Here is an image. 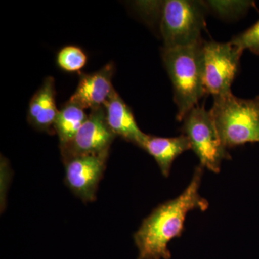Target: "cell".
Returning a JSON list of instances; mask_svg holds the SVG:
<instances>
[{
	"label": "cell",
	"instance_id": "16",
	"mask_svg": "<svg viewBox=\"0 0 259 259\" xmlns=\"http://www.w3.org/2000/svg\"><path fill=\"white\" fill-rule=\"evenodd\" d=\"M231 42L242 51L248 49L259 55V20L250 28L233 37Z\"/></svg>",
	"mask_w": 259,
	"mask_h": 259
},
{
	"label": "cell",
	"instance_id": "7",
	"mask_svg": "<svg viewBox=\"0 0 259 259\" xmlns=\"http://www.w3.org/2000/svg\"><path fill=\"white\" fill-rule=\"evenodd\" d=\"M109 152L96 155H80L62 160L65 167V183L83 202L96 200L99 184L106 168Z\"/></svg>",
	"mask_w": 259,
	"mask_h": 259
},
{
	"label": "cell",
	"instance_id": "11",
	"mask_svg": "<svg viewBox=\"0 0 259 259\" xmlns=\"http://www.w3.org/2000/svg\"><path fill=\"white\" fill-rule=\"evenodd\" d=\"M105 115L109 127L116 136L141 148L146 134L137 125L132 110L120 95L114 90L105 104Z\"/></svg>",
	"mask_w": 259,
	"mask_h": 259
},
{
	"label": "cell",
	"instance_id": "2",
	"mask_svg": "<svg viewBox=\"0 0 259 259\" xmlns=\"http://www.w3.org/2000/svg\"><path fill=\"white\" fill-rule=\"evenodd\" d=\"M203 41L161 49V57L174 88L177 119L182 122L206 95L204 83Z\"/></svg>",
	"mask_w": 259,
	"mask_h": 259
},
{
	"label": "cell",
	"instance_id": "14",
	"mask_svg": "<svg viewBox=\"0 0 259 259\" xmlns=\"http://www.w3.org/2000/svg\"><path fill=\"white\" fill-rule=\"evenodd\" d=\"M88 62V56L82 49L76 46H66L58 52L56 63L62 71L79 72Z\"/></svg>",
	"mask_w": 259,
	"mask_h": 259
},
{
	"label": "cell",
	"instance_id": "12",
	"mask_svg": "<svg viewBox=\"0 0 259 259\" xmlns=\"http://www.w3.org/2000/svg\"><path fill=\"white\" fill-rule=\"evenodd\" d=\"M142 149L154 158L163 177L169 176L173 162L186 151L192 149L185 135L173 138H162L146 134Z\"/></svg>",
	"mask_w": 259,
	"mask_h": 259
},
{
	"label": "cell",
	"instance_id": "6",
	"mask_svg": "<svg viewBox=\"0 0 259 259\" xmlns=\"http://www.w3.org/2000/svg\"><path fill=\"white\" fill-rule=\"evenodd\" d=\"M243 51L231 41H203L204 83L213 97L231 93Z\"/></svg>",
	"mask_w": 259,
	"mask_h": 259
},
{
	"label": "cell",
	"instance_id": "1",
	"mask_svg": "<svg viewBox=\"0 0 259 259\" xmlns=\"http://www.w3.org/2000/svg\"><path fill=\"white\" fill-rule=\"evenodd\" d=\"M203 169L199 165L194 170L190 185L177 198L160 204L145 218L134 234L139 249L137 259H169L168 245L182 236L187 214L194 209L207 210L209 202L201 197L199 190Z\"/></svg>",
	"mask_w": 259,
	"mask_h": 259
},
{
	"label": "cell",
	"instance_id": "8",
	"mask_svg": "<svg viewBox=\"0 0 259 259\" xmlns=\"http://www.w3.org/2000/svg\"><path fill=\"white\" fill-rule=\"evenodd\" d=\"M115 137L107 124L105 107L91 110L74 139L60 146L61 158L110 152Z\"/></svg>",
	"mask_w": 259,
	"mask_h": 259
},
{
	"label": "cell",
	"instance_id": "13",
	"mask_svg": "<svg viewBox=\"0 0 259 259\" xmlns=\"http://www.w3.org/2000/svg\"><path fill=\"white\" fill-rule=\"evenodd\" d=\"M88 117L84 110L78 105L69 102L64 104L54 123V131L59 137L60 146L67 144L74 139Z\"/></svg>",
	"mask_w": 259,
	"mask_h": 259
},
{
	"label": "cell",
	"instance_id": "10",
	"mask_svg": "<svg viewBox=\"0 0 259 259\" xmlns=\"http://www.w3.org/2000/svg\"><path fill=\"white\" fill-rule=\"evenodd\" d=\"M59 111L56 104L55 80L48 76L30 100L27 119L37 131L54 134Z\"/></svg>",
	"mask_w": 259,
	"mask_h": 259
},
{
	"label": "cell",
	"instance_id": "9",
	"mask_svg": "<svg viewBox=\"0 0 259 259\" xmlns=\"http://www.w3.org/2000/svg\"><path fill=\"white\" fill-rule=\"evenodd\" d=\"M115 72L112 62L91 74H81L77 88L68 102L83 110H96L105 106L115 89L112 79Z\"/></svg>",
	"mask_w": 259,
	"mask_h": 259
},
{
	"label": "cell",
	"instance_id": "5",
	"mask_svg": "<svg viewBox=\"0 0 259 259\" xmlns=\"http://www.w3.org/2000/svg\"><path fill=\"white\" fill-rule=\"evenodd\" d=\"M182 134L190 141L191 147L197 155L200 166L219 173L224 160L231 156L223 144L210 112L204 105L191 110L182 121Z\"/></svg>",
	"mask_w": 259,
	"mask_h": 259
},
{
	"label": "cell",
	"instance_id": "3",
	"mask_svg": "<svg viewBox=\"0 0 259 259\" xmlns=\"http://www.w3.org/2000/svg\"><path fill=\"white\" fill-rule=\"evenodd\" d=\"M209 112L227 148L259 143V96L244 100L231 93L214 97Z\"/></svg>",
	"mask_w": 259,
	"mask_h": 259
},
{
	"label": "cell",
	"instance_id": "15",
	"mask_svg": "<svg viewBox=\"0 0 259 259\" xmlns=\"http://www.w3.org/2000/svg\"><path fill=\"white\" fill-rule=\"evenodd\" d=\"M204 3L207 9L212 10L216 15L226 18L243 14L253 5L251 2L247 1H207Z\"/></svg>",
	"mask_w": 259,
	"mask_h": 259
},
{
	"label": "cell",
	"instance_id": "4",
	"mask_svg": "<svg viewBox=\"0 0 259 259\" xmlns=\"http://www.w3.org/2000/svg\"><path fill=\"white\" fill-rule=\"evenodd\" d=\"M207 10L202 1H160L155 24H158L163 48L187 47L202 41Z\"/></svg>",
	"mask_w": 259,
	"mask_h": 259
}]
</instances>
